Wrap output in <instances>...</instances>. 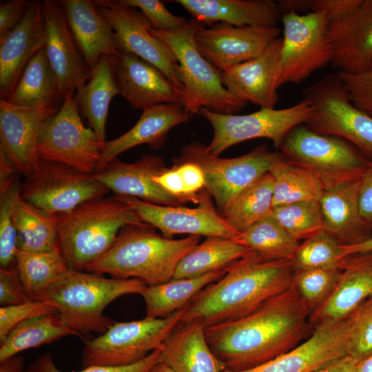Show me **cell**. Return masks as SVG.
<instances>
[{"mask_svg": "<svg viewBox=\"0 0 372 372\" xmlns=\"http://www.w3.org/2000/svg\"><path fill=\"white\" fill-rule=\"evenodd\" d=\"M339 269H308L294 271L293 285L312 311L333 290Z\"/></svg>", "mask_w": 372, "mask_h": 372, "instance_id": "obj_45", "label": "cell"}, {"mask_svg": "<svg viewBox=\"0 0 372 372\" xmlns=\"http://www.w3.org/2000/svg\"><path fill=\"white\" fill-rule=\"evenodd\" d=\"M14 266L22 286L31 300H35L69 269L60 250L34 252L17 248Z\"/></svg>", "mask_w": 372, "mask_h": 372, "instance_id": "obj_38", "label": "cell"}, {"mask_svg": "<svg viewBox=\"0 0 372 372\" xmlns=\"http://www.w3.org/2000/svg\"><path fill=\"white\" fill-rule=\"evenodd\" d=\"M357 362L346 355L311 372H356Z\"/></svg>", "mask_w": 372, "mask_h": 372, "instance_id": "obj_55", "label": "cell"}, {"mask_svg": "<svg viewBox=\"0 0 372 372\" xmlns=\"http://www.w3.org/2000/svg\"><path fill=\"white\" fill-rule=\"evenodd\" d=\"M280 34L278 27H236L218 23L209 28H200L194 40L203 57L223 72L258 57Z\"/></svg>", "mask_w": 372, "mask_h": 372, "instance_id": "obj_17", "label": "cell"}, {"mask_svg": "<svg viewBox=\"0 0 372 372\" xmlns=\"http://www.w3.org/2000/svg\"><path fill=\"white\" fill-rule=\"evenodd\" d=\"M19 278L15 266L0 269V304H19L30 301Z\"/></svg>", "mask_w": 372, "mask_h": 372, "instance_id": "obj_51", "label": "cell"}, {"mask_svg": "<svg viewBox=\"0 0 372 372\" xmlns=\"http://www.w3.org/2000/svg\"><path fill=\"white\" fill-rule=\"evenodd\" d=\"M19 185L18 179L0 188V265L1 268L14 266L17 249V232L12 212V198Z\"/></svg>", "mask_w": 372, "mask_h": 372, "instance_id": "obj_46", "label": "cell"}, {"mask_svg": "<svg viewBox=\"0 0 372 372\" xmlns=\"http://www.w3.org/2000/svg\"><path fill=\"white\" fill-rule=\"evenodd\" d=\"M45 43L43 3L30 1L19 23L0 40V99H9L24 69Z\"/></svg>", "mask_w": 372, "mask_h": 372, "instance_id": "obj_21", "label": "cell"}, {"mask_svg": "<svg viewBox=\"0 0 372 372\" xmlns=\"http://www.w3.org/2000/svg\"><path fill=\"white\" fill-rule=\"evenodd\" d=\"M347 355L357 363L372 353V295L347 317Z\"/></svg>", "mask_w": 372, "mask_h": 372, "instance_id": "obj_44", "label": "cell"}, {"mask_svg": "<svg viewBox=\"0 0 372 372\" xmlns=\"http://www.w3.org/2000/svg\"><path fill=\"white\" fill-rule=\"evenodd\" d=\"M158 350L161 362L174 372H223L227 369L208 344L205 327L198 321L180 320Z\"/></svg>", "mask_w": 372, "mask_h": 372, "instance_id": "obj_30", "label": "cell"}, {"mask_svg": "<svg viewBox=\"0 0 372 372\" xmlns=\"http://www.w3.org/2000/svg\"><path fill=\"white\" fill-rule=\"evenodd\" d=\"M372 251V235L366 240L352 246L342 247V257L355 253Z\"/></svg>", "mask_w": 372, "mask_h": 372, "instance_id": "obj_58", "label": "cell"}, {"mask_svg": "<svg viewBox=\"0 0 372 372\" xmlns=\"http://www.w3.org/2000/svg\"><path fill=\"white\" fill-rule=\"evenodd\" d=\"M272 215L293 238L306 240L324 230L319 200H309L274 207Z\"/></svg>", "mask_w": 372, "mask_h": 372, "instance_id": "obj_42", "label": "cell"}, {"mask_svg": "<svg viewBox=\"0 0 372 372\" xmlns=\"http://www.w3.org/2000/svg\"><path fill=\"white\" fill-rule=\"evenodd\" d=\"M329 30L331 64L338 72L355 74L372 67V0H363L350 14L331 22Z\"/></svg>", "mask_w": 372, "mask_h": 372, "instance_id": "obj_26", "label": "cell"}, {"mask_svg": "<svg viewBox=\"0 0 372 372\" xmlns=\"http://www.w3.org/2000/svg\"><path fill=\"white\" fill-rule=\"evenodd\" d=\"M63 99L56 76L43 49L27 65L7 101L18 106L37 107L59 105L63 103Z\"/></svg>", "mask_w": 372, "mask_h": 372, "instance_id": "obj_35", "label": "cell"}, {"mask_svg": "<svg viewBox=\"0 0 372 372\" xmlns=\"http://www.w3.org/2000/svg\"><path fill=\"white\" fill-rule=\"evenodd\" d=\"M269 173L273 178V208L302 200H320L324 190L314 174L283 155Z\"/></svg>", "mask_w": 372, "mask_h": 372, "instance_id": "obj_39", "label": "cell"}, {"mask_svg": "<svg viewBox=\"0 0 372 372\" xmlns=\"http://www.w3.org/2000/svg\"><path fill=\"white\" fill-rule=\"evenodd\" d=\"M283 25L278 86L299 83L331 63L333 56L329 37L330 20L324 12L288 13Z\"/></svg>", "mask_w": 372, "mask_h": 372, "instance_id": "obj_12", "label": "cell"}, {"mask_svg": "<svg viewBox=\"0 0 372 372\" xmlns=\"http://www.w3.org/2000/svg\"><path fill=\"white\" fill-rule=\"evenodd\" d=\"M282 37L274 40L258 57L221 72V81L234 96L260 108H274L278 101Z\"/></svg>", "mask_w": 372, "mask_h": 372, "instance_id": "obj_24", "label": "cell"}, {"mask_svg": "<svg viewBox=\"0 0 372 372\" xmlns=\"http://www.w3.org/2000/svg\"><path fill=\"white\" fill-rule=\"evenodd\" d=\"M311 311L293 285L238 320L205 328L213 353L227 369L247 370L298 346L312 333Z\"/></svg>", "mask_w": 372, "mask_h": 372, "instance_id": "obj_1", "label": "cell"}, {"mask_svg": "<svg viewBox=\"0 0 372 372\" xmlns=\"http://www.w3.org/2000/svg\"><path fill=\"white\" fill-rule=\"evenodd\" d=\"M225 269L201 276L172 278L165 282L146 286L141 294L145 304V317L163 318L185 307L205 287L217 281Z\"/></svg>", "mask_w": 372, "mask_h": 372, "instance_id": "obj_34", "label": "cell"}, {"mask_svg": "<svg viewBox=\"0 0 372 372\" xmlns=\"http://www.w3.org/2000/svg\"><path fill=\"white\" fill-rule=\"evenodd\" d=\"M186 307L167 318L114 322L100 335L84 341L82 369L123 366L142 360L158 349L180 322Z\"/></svg>", "mask_w": 372, "mask_h": 372, "instance_id": "obj_9", "label": "cell"}, {"mask_svg": "<svg viewBox=\"0 0 372 372\" xmlns=\"http://www.w3.org/2000/svg\"><path fill=\"white\" fill-rule=\"evenodd\" d=\"M74 95V92L65 94L61 108L43 124L37 143V158L93 174L103 146L92 128L84 125Z\"/></svg>", "mask_w": 372, "mask_h": 372, "instance_id": "obj_13", "label": "cell"}, {"mask_svg": "<svg viewBox=\"0 0 372 372\" xmlns=\"http://www.w3.org/2000/svg\"><path fill=\"white\" fill-rule=\"evenodd\" d=\"M111 26L118 52L132 53L161 70L183 92L179 63L169 45L152 35V25L138 9L121 0L92 1Z\"/></svg>", "mask_w": 372, "mask_h": 372, "instance_id": "obj_15", "label": "cell"}, {"mask_svg": "<svg viewBox=\"0 0 372 372\" xmlns=\"http://www.w3.org/2000/svg\"><path fill=\"white\" fill-rule=\"evenodd\" d=\"M109 192L94 174L39 158L20 187L21 196L25 201L52 214L105 196Z\"/></svg>", "mask_w": 372, "mask_h": 372, "instance_id": "obj_14", "label": "cell"}, {"mask_svg": "<svg viewBox=\"0 0 372 372\" xmlns=\"http://www.w3.org/2000/svg\"><path fill=\"white\" fill-rule=\"evenodd\" d=\"M53 216L61 253L69 268L81 271L110 248L123 227L146 224L114 195L85 201Z\"/></svg>", "mask_w": 372, "mask_h": 372, "instance_id": "obj_4", "label": "cell"}, {"mask_svg": "<svg viewBox=\"0 0 372 372\" xmlns=\"http://www.w3.org/2000/svg\"><path fill=\"white\" fill-rule=\"evenodd\" d=\"M57 309L52 304L40 300L1 306L0 308V342L20 323L36 316L57 314Z\"/></svg>", "mask_w": 372, "mask_h": 372, "instance_id": "obj_48", "label": "cell"}, {"mask_svg": "<svg viewBox=\"0 0 372 372\" xmlns=\"http://www.w3.org/2000/svg\"><path fill=\"white\" fill-rule=\"evenodd\" d=\"M302 94L313 108L306 126L321 134L344 138L372 159V117L351 103L337 73L324 75Z\"/></svg>", "mask_w": 372, "mask_h": 372, "instance_id": "obj_10", "label": "cell"}, {"mask_svg": "<svg viewBox=\"0 0 372 372\" xmlns=\"http://www.w3.org/2000/svg\"><path fill=\"white\" fill-rule=\"evenodd\" d=\"M358 204L362 218L372 229V159L360 178Z\"/></svg>", "mask_w": 372, "mask_h": 372, "instance_id": "obj_54", "label": "cell"}, {"mask_svg": "<svg viewBox=\"0 0 372 372\" xmlns=\"http://www.w3.org/2000/svg\"><path fill=\"white\" fill-rule=\"evenodd\" d=\"M61 105L26 107L0 99V151L18 173L26 176L34 169L41 130Z\"/></svg>", "mask_w": 372, "mask_h": 372, "instance_id": "obj_18", "label": "cell"}, {"mask_svg": "<svg viewBox=\"0 0 372 372\" xmlns=\"http://www.w3.org/2000/svg\"><path fill=\"white\" fill-rule=\"evenodd\" d=\"M167 168L161 157L144 154L132 163L116 157L93 174L115 196H132L160 205L181 206L176 198L154 180V176Z\"/></svg>", "mask_w": 372, "mask_h": 372, "instance_id": "obj_23", "label": "cell"}, {"mask_svg": "<svg viewBox=\"0 0 372 372\" xmlns=\"http://www.w3.org/2000/svg\"><path fill=\"white\" fill-rule=\"evenodd\" d=\"M313 0H280L276 4L280 14L309 12L312 11Z\"/></svg>", "mask_w": 372, "mask_h": 372, "instance_id": "obj_56", "label": "cell"}, {"mask_svg": "<svg viewBox=\"0 0 372 372\" xmlns=\"http://www.w3.org/2000/svg\"><path fill=\"white\" fill-rule=\"evenodd\" d=\"M205 25L191 19L181 29L171 32L150 28L152 35L167 43L179 63L183 85V103L192 116L206 107L220 114H236L247 103L231 94L221 81V72L214 68L198 50L196 32Z\"/></svg>", "mask_w": 372, "mask_h": 372, "instance_id": "obj_6", "label": "cell"}, {"mask_svg": "<svg viewBox=\"0 0 372 372\" xmlns=\"http://www.w3.org/2000/svg\"><path fill=\"white\" fill-rule=\"evenodd\" d=\"M42 3L46 29L44 50L65 96L83 86L91 69L74 40L59 1Z\"/></svg>", "mask_w": 372, "mask_h": 372, "instance_id": "obj_20", "label": "cell"}, {"mask_svg": "<svg viewBox=\"0 0 372 372\" xmlns=\"http://www.w3.org/2000/svg\"><path fill=\"white\" fill-rule=\"evenodd\" d=\"M225 271L190 301L181 321H198L205 328L229 322L293 286L290 259L269 258L250 251Z\"/></svg>", "mask_w": 372, "mask_h": 372, "instance_id": "obj_2", "label": "cell"}, {"mask_svg": "<svg viewBox=\"0 0 372 372\" xmlns=\"http://www.w3.org/2000/svg\"><path fill=\"white\" fill-rule=\"evenodd\" d=\"M79 333L65 326L56 314L36 316L15 327L0 342V362L29 349Z\"/></svg>", "mask_w": 372, "mask_h": 372, "instance_id": "obj_37", "label": "cell"}, {"mask_svg": "<svg viewBox=\"0 0 372 372\" xmlns=\"http://www.w3.org/2000/svg\"><path fill=\"white\" fill-rule=\"evenodd\" d=\"M313 108L302 99L296 105L280 110L260 108L248 114H220L201 107L198 114L211 124L214 136L207 146L214 156L243 141L258 138L271 140L280 149L289 132L305 125L313 115Z\"/></svg>", "mask_w": 372, "mask_h": 372, "instance_id": "obj_11", "label": "cell"}, {"mask_svg": "<svg viewBox=\"0 0 372 372\" xmlns=\"http://www.w3.org/2000/svg\"><path fill=\"white\" fill-rule=\"evenodd\" d=\"M115 56L103 55L91 69L86 83L75 92L79 108L104 146L109 106L112 99L121 94L115 71Z\"/></svg>", "mask_w": 372, "mask_h": 372, "instance_id": "obj_32", "label": "cell"}, {"mask_svg": "<svg viewBox=\"0 0 372 372\" xmlns=\"http://www.w3.org/2000/svg\"><path fill=\"white\" fill-rule=\"evenodd\" d=\"M0 372H25V359L19 354L0 362Z\"/></svg>", "mask_w": 372, "mask_h": 372, "instance_id": "obj_57", "label": "cell"}, {"mask_svg": "<svg viewBox=\"0 0 372 372\" xmlns=\"http://www.w3.org/2000/svg\"><path fill=\"white\" fill-rule=\"evenodd\" d=\"M30 1L11 0L0 5V40L5 38L21 21Z\"/></svg>", "mask_w": 372, "mask_h": 372, "instance_id": "obj_52", "label": "cell"}, {"mask_svg": "<svg viewBox=\"0 0 372 372\" xmlns=\"http://www.w3.org/2000/svg\"><path fill=\"white\" fill-rule=\"evenodd\" d=\"M192 19L210 26L225 23L234 26L277 28L281 21L277 4L271 0H173Z\"/></svg>", "mask_w": 372, "mask_h": 372, "instance_id": "obj_29", "label": "cell"}, {"mask_svg": "<svg viewBox=\"0 0 372 372\" xmlns=\"http://www.w3.org/2000/svg\"><path fill=\"white\" fill-rule=\"evenodd\" d=\"M356 372H372V353L357 364Z\"/></svg>", "mask_w": 372, "mask_h": 372, "instance_id": "obj_59", "label": "cell"}, {"mask_svg": "<svg viewBox=\"0 0 372 372\" xmlns=\"http://www.w3.org/2000/svg\"><path fill=\"white\" fill-rule=\"evenodd\" d=\"M342 246L324 230L300 243L291 259L294 271L339 269Z\"/></svg>", "mask_w": 372, "mask_h": 372, "instance_id": "obj_43", "label": "cell"}, {"mask_svg": "<svg viewBox=\"0 0 372 372\" xmlns=\"http://www.w3.org/2000/svg\"><path fill=\"white\" fill-rule=\"evenodd\" d=\"M250 251L234 239L207 237L180 260L173 278H195L225 269Z\"/></svg>", "mask_w": 372, "mask_h": 372, "instance_id": "obj_36", "label": "cell"}, {"mask_svg": "<svg viewBox=\"0 0 372 372\" xmlns=\"http://www.w3.org/2000/svg\"><path fill=\"white\" fill-rule=\"evenodd\" d=\"M200 239L198 236L166 238L147 224L127 225L110 248L85 271L136 279L147 286L161 284L173 278L180 260L199 244Z\"/></svg>", "mask_w": 372, "mask_h": 372, "instance_id": "obj_3", "label": "cell"}, {"mask_svg": "<svg viewBox=\"0 0 372 372\" xmlns=\"http://www.w3.org/2000/svg\"><path fill=\"white\" fill-rule=\"evenodd\" d=\"M146 286L136 279L107 278L69 268L35 300L54 306L62 322L79 334H101L114 323L104 315L105 307L122 296L141 294Z\"/></svg>", "mask_w": 372, "mask_h": 372, "instance_id": "obj_5", "label": "cell"}, {"mask_svg": "<svg viewBox=\"0 0 372 372\" xmlns=\"http://www.w3.org/2000/svg\"><path fill=\"white\" fill-rule=\"evenodd\" d=\"M148 372H174L168 366L159 362L153 366Z\"/></svg>", "mask_w": 372, "mask_h": 372, "instance_id": "obj_60", "label": "cell"}, {"mask_svg": "<svg viewBox=\"0 0 372 372\" xmlns=\"http://www.w3.org/2000/svg\"><path fill=\"white\" fill-rule=\"evenodd\" d=\"M347 318L324 322L315 326L311 334L291 351L247 370L226 369L223 372H311L347 355Z\"/></svg>", "mask_w": 372, "mask_h": 372, "instance_id": "obj_19", "label": "cell"}, {"mask_svg": "<svg viewBox=\"0 0 372 372\" xmlns=\"http://www.w3.org/2000/svg\"><path fill=\"white\" fill-rule=\"evenodd\" d=\"M360 180L325 189L319 200L324 230L342 247L360 244L372 235L358 204Z\"/></svg>", "mask_w": 372, "mask_h": 372, "instance_id": "obj_28", "label": "cell"}, {"mask_svg": "<svg viewBox=\"0 0 372 372\" xmlns=\"http://www.w3.org/2000/svg\"><path fill=\"white\" fill-rule=\"evenodd\" d=\"M74 40L92 69L103 55L118 54L113 30L90 0H60Z\"/></svg>", "mask_w": 372, "mask_h": 372, "instance_id": "obj_31", "label": "cell"}, {"mask_svg": "<svg viewBox=\"0 0 372 372\" xmlns=\"http://www.w3.org/2000/svg\"><path fill=\"white\" fill-rule=\"evenodd\" d=\"M116 196L127 203L143 223L157 228L166 238L187 234L234 239L239 235L214 207L208 192L194 208L156 205L127 196Z\"/></svg>", "mask_w": 372, "mask_h": 372, "instance_id": "obj_16", "label": "cell"}, {"mask_svg": "<svg viewBox=\"0 0 372 372\" xmlns=\"http://www.w3.org/2000/svg\"><path fill=\"white\" fill-rule=\"evenodd\" d=\"M351 103L372 117V67L360 74L337 72Z\"/></svg>", "mask_w": 372, "mask_h": 372, "instance_id": "obj_50", "label": "cell"}, {"mask_svg": "<svg viewBox=\"0 0 372 372\" xmlns=\"http://www.w3.org/2000/svg\"><path fill=\"white\" fill-rule=\"evenodd\" d=\"M234 240L251 251L272 259L291 260L300 245L272 213L240 233Z\"/></svg>", "mask_w": 372, "mask_h": 372, "instance_id": "obj_41", "label": "cell"}, {"mask_svg": "<svg viewBox=\"0 0 372 372\" xmlns=\"http://www.w3.org/2000/svg\"><path fill=\"white\" fill-rule=\"evenodd\" d=\"M140 10L149 21L152 28L164 32L178 30L185 26L189 20L171 13L164 3L158 0H121Z\"/></svg>", "mask_w": 372, "mask_h": 372, "instance_id": "obj_49", "label": "cell"}, {"mask_svg": "<svg viewBox=\"0 0 372 372\" xmlns=\"http://www.w3.org/2000/svg\"><path fill=\"white\" fill-rule=\"evenodd\" d=\"M335 285L327 298L310 315L313 327L347 318L372 295V251L343 256Z\"/></svg>", "mask_w": 372, "mask_h": 372, "instance_id": "obj_25", "label": "cell"}, {"mask_svg": "<svg viewBox=\"0 0 372 372\" xmlns=\"http://www.w3.org/2000/svg\"><path fill=\"white\" fill-rule=\"evenodd\" d=\"M273 210V178L269 173L242 192L223 214L239 234L270 215Z\"/></svg>", "mask_w": 372, "mask_h": 372, "instance_id": "obj_40", "label": "cell"}, {"mask_svg": "<svg viewBox=\"0 0 372 372\" xmlns=\"http://www.w3.org/2000/svg\"><path fill=\"white\" fill-rule=\"evenodd\" d=\"M115 71L123 98L145 110L159 104L183 105V92L158 68L132 53L115 56Z\"/></svg>", "mask_w": 372, "mask_h": 372, "instance_id": "obj_22", "label": "cell"}, {"mask_svg": "<svg viewBox=\"0 0 372 372\" xmlns=\"http://www.w3.org/2000/svg\"><path fill=\"white\" fill-rule=\"evenodd\" d=\"M161 362V353L156 349L142 360L123 366H90L75 372H148ZM25 372H65L58 369L52 355L46 353L39 356L28 365ZM74 372V371H73Z\"/></svg>", "mask_w": 372, "mask_h": 372, "instance_id": "obj_47", "label": "cell"}, {"mask_svg": "<svg viewBox=\"0 0 372 372\" xmlns=\"http://www.w3.org/2000/svg\"><path fill=\"white\" fill-rule=\"evenodd\" d=\"M261 145L247 154L234 158L211 154L207 145L198 141L184 146L174 163L191 162L202 169L205 189L214 200L221 216L232 201L245 189L268 174L282 156Z\"/></svg>", "mask_w": 372, "mask_h": 372, "instance_id": "obj_8", "label": "cell"}, {"mask_svg": "<svg viewBox=\"0 0 372 372\" xmlns=\"http://www.w3.org/2000/svg\"><path fill=\"white\" fill-rule=\"evenodd\" d=\"M363 0H313L312 11L324 12L330 23L338 21L353 12Z\"/></svg>", "mask_w": 372, "mask_h": 372, "instance_id": "obj_53", "label": "cell"}, {"mask_svg": "<svg viewBox=\"0 0 372 372\" xmlns=\"http://www.w3.org/2000/svg\"><path fill=\"white\" fill-rule=\"evenodd\" d=\"M279 149L314 174L324 189L360 180L371 161L344 138L317 133L305 125L291 130Z\"/></svg>", "mask_w": 372, "mask_h": 372, "instance_id": "obj_7", "label": "cell"}, {"mask_svg": "<svg viewBox=\"0 0 372 372\" xmlns=\"http://www.w3.org/2000/svg\"><path fill=\"white\" fill-rule=\"evenodd\" d=\"M19 185L12 198V217L17 232V248L34 252L60 250L52 214L45 212L21 196Z\"/></svg>", "mask_w": 372, "mask_h": 372, "instance_id": "obj_33", "label": "cell"}, {"mask_svg": "<svg viewBox=\"0 0 372 372\" xmlns=\"http://www.w3.org/2000/svg\"><path fill=\"white\" fill-rule=\"evenodd\" d=\"M191 117L184 107L178 103L159 104L143 110L138 122L130 130L114 139L106 141L96 171L138 145L147 144L152 149H160L166 142L169 132L187 123Z\"/></svg>", "mask_w": 372, "mask_h": 372, "instance_id": "obj_27", "label": "cell"}]
</instances>
